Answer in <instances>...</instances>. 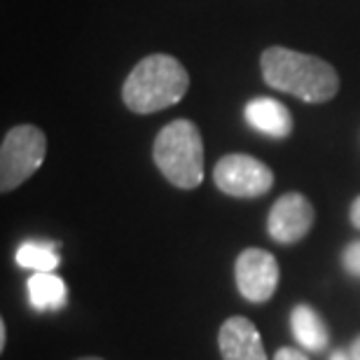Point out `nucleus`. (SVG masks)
Wrapping results in <instances>:
<instances>
[{
	"instance_id": "nucleus-1",
	"label": "nucleus",
	"mask_w": 360,
	"mask_h": 360,
	"mask_svg": "<svg viewBox=\"0 0 360 360\" xmlns=\"http://www.w3.org/2000/svg\"><path fill=\"white\" fill-rule=\"evenodd\" d=\"M262 77L271 89L304 103H328L340 91V75L328 61L288 47H269L260 59Z\"/></svg>"
},
{
	"instance_id": "nucleus-2",
	"label": "nucleus",
	"mask_w": 360,
	"mask_h": 360,
	"mask_svg": "<svg viewBox=\"0 0 360 360\" xmlns=\"http://www.w3.org/2000/svg\"><path fill=\"white\" fill-rule=\"evenodd\" d=\"M190 87L185 66L171 54H150L129 73L122 98L136 115H153L183 101Z\"/></svg>"
},
{
	"instance_id": "nucleus-3",
	"label": "nucleus",
	"mask_w": 360,
	"mask_h": 360,
	"mask_svg": "<svg viewBox=\"0 0 360 360\" xmlns=\"http://www.w3.org/2000/svg\"><path fill=\"white\" fill-rule=\"evenodd\" d=\"M153 157L162 176L178 190H194L204 180V141L190 120L169 122L157 134Z\"/></svg>"
},
{
	"instance_id": "nucleus-4",
	"label": "nucleus",
	"mask_w": 360,
	"mask_h": 360,
	"mask_svg": "<svg viewBox=\"0 0 360 360\" xmlns=\"http://www.w3.org/2000/svg\"><path fill=\"white\" fill-rule=\"evenodd\" d=\"M47 155V139L38 127L19 124L10 129L0 148V190H17L42 167Z\"/></svg>"
},
{
	"instance_id": "nucleus-5",
	"label": "nucleus",
	"mask_w": 360,
	"mask_h": 360,
	"mask_svg": "<svg viewBox=\"0 0 360 360\" xmlns=\"http://www.w3.org/2000/svg\"><path fill=\"white\" fill-rule=\"evenodd\" d=\"M213 183L227 197L253 199L267 194L274 185V174L264 162L250 155H225L213 169Z\"/></svg>"
},
{
	"instance_id": "nucleus-6",
	"label": "nucleus",
	"mask_w": 360,
	"mask_h": 360,
	"mask_svg": "<svg viewBox=\"0 0 360 360\" xmlns=\"http://www.w3.org/2000/svg\"><path fill=\"white\" fill-rule=\"evenodd\" d=\"M234 278L243 300L253 302V304H264L274 297L278 288L276 257L262 248H246L236 257Z\"/></svg>"
},
{
	"instance_id": "nucleus-7",
	"label": "nucleus",
	"mask_w": 360,
	"mask_h": 360,
	"mask_svg": "<svg viewBox=\"0 0 360 360\" xmlns=\"http://www.w3.org/2000/svg\"><path fill=\"white\" fill-rule=\"evenodd\" d=\"M314 227V206L304 194L288 192L276 199L267 218V232L281 246L300 243Z\"/></svg>"
},
{
	"instance_id": "nucleus-8",
	"label": "nucleus",
	"mask_w": 360,
	"mask_h": 360,
	"mask_svg": "<svg viewBox=\"0 0 360 360\" xmlns=\"http://www.w3.org/2000/svg\"><path fill=\"white\" fill-rule=\"evenodd\" d=\"M218 347L222 360H269L260 333L246 316H232L222 323Z\"/></svg>"
},
{
	"instance_id": "nucleus-9",
	"label": "nucleus",
	"mask_w": 360,
	"mask_h": 360,
	"mask_svg": "<svg viewBox=\"0 0 360 360\" xmlns=\"http://www.w3.org/2000/svg\"><path fill=\"white\" fill-rule=\"evenodd\" d=\"M246 122L255 131H260L271 139H285L292 131L290 110L271 96H257L248 101L246 105Z\"/></svg>"
},
{
	"instance_id": "nucleus-10",
	"label": "nucleus",
	"mask_w": 360,
	"mask_h": 360,
	"mask_svg": "<svg viewBox=\"0 0 360 360\" xmlns=\"http://www.w3.org/2000/svg\"><path fill=\"white\" fill-rule=\"evenodd\" d=\"M290 330L302 349L311 351V354H321V351L328 349L330 330L314 307L309 304L295 307L290 311Z\"/></svg>"
},
{
	"instance_id": "nucleus-11",
	"label": "nucleus",
	"mask_w": 360,
	"mask_h": 360,
	"mask_svg": "<svg viewBox=\"0 0 360 360\" xmlns=\"http://www.w3.org/2000/svg\"><path fill=\"white\" fill-rule=\"evenodd\" d=\"M26 290L31 307L40 314L61 311L68 302V288L63 283V278L56 276L54 271H35L28 278Z\"/></svg>"
},
{
	"instance_id": "nucleus-12",
	"label": "nucleus",
	"mask_w": 360,
	"mask_h": 360,
	"mask_svg": "<svg viewBox=\"0 0 360 360\" xmlns=\"http://www.w3.org/2000/svg\"><path fill=\"white\" fill-rule=\"evenodd\" d=\"M14 260L21 269H31V271H54L59 267L61 257L59 248L54 243H38V241H26L17 248Z\"/></svg>"
},
{
	"instance_id": "nucleus-13",
	"label": "nucleus",
	"mask_w": 360,
	"mask_h": 360,
	"mask_svg": "<svg viewBox=\"0 0 360 360\" xmlns=\"http://www.w3.org/2000/svg\"><path fill=\"white\" fill-rule=\"evenodd\" d=\"M342 264L351 276L360 278V241H351L342 253Z\"/></svg>"
},
{
	"instance_id": "nucleus-14",
	"label": "nucleus",
	"mask_w": 360,
	"mask_h": 360,
	"mask_svg": "<svg viewBox=\"0 0 360 360\" xmlns=\"http://www.w3.org/2000/svg\"><path fill=\"white\" fill-rule=\"evenodd\" d=\"M274 360H309L302 351L297 349H290V347H283L276 351V356H274Z\"/></svg>"
},
{
	"instance_id": "nucleus-15",
	"label": "nucleus",
	"mask_w": 360,
	"mask_h": 360,
	"mask_svg": "<svg viewBox=\"0 0 360 360\" xmlns=\"http://www.w3.org/2000/svg\"><path fill=\"white\" fill-rule=\"evenodd\" d=\"M349 218H351V225H354L356 229H360V197H356L354 204H351Z\"/></svg>"
},
{
	"instance_id": "nucleus-16",
	"label": "nucleus",
	"mask_w": 360,
	"mask_h": 360,
	"mask_svg": "<svg viewBox=\"0 0 360 360\" xmlns=\"http://www.w3.org/2000/svg\"><path fill=\"white\" fill-rule=\"evenodd\" d=\"M349 356H351V360H360V335L354 340V344H351Z\"/></svg>"
},
{
	"instance_id": "nucleus-17",
	"label": "nucleus",
	"mask_w": 360,
	"mask_h": 360,
	"mask_svg": "<svg viewBox=\"0 0 360 360\" xmlns=\"http://www.w3.org/2000/svg\"><path fill=\"white\" fill-rule=\"evenodd\" d=\"M5 344H7V326L5 321H0V351H5Z\"/></svg>"
},
{
	"instance_id": "nucleus-18",
	"label": "nucleus",
	"mask_w": 360,
	"mask_h": 360,
	"mask_svg": "<svg viewBox=\"0 0 360 360\" xmlns=\"http://www.w3.org/2000/svg\"><path fill=\"white\" fill-rule=\"evenodd\" d=\"M330 360H351V356L344 354V351H335V354L330 356Z\"/></svg>"
},
{
	"instance_id": "nucleus-19",
	"label": "nucleus",
	"mask_w": 360,
	"mask_h": 360,
	"mask_svg": "<svg viewBox=\"0 0 360 360\" xmlns=\"http://www.w3.org/2000/svg\"><path fill=\"white\" fill-rule=\"evenodd\" d=\"M77 360H103V358H96V356H84V358H77Z\"/></svg>"
}]
</instances>
